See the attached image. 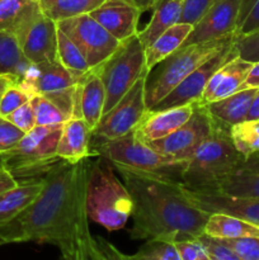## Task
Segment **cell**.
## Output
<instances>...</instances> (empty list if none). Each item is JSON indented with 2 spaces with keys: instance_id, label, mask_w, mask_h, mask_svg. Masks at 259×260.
Returning <instances> with one entry per match:
<instances>
[{
  "instance_id": "44",
  "label": "cell",
  "mask_w": 259,
  "mask_h": 260,
  "mask_svg": "<svg viewBox=\"0 0 259 260\" xmlns=\"http://www.w3.org/2000/svg\"><path fill=\"white\" fill-rule=\"evenodd\" d=\"M175 248L182 260H198L201 256L206 255V250L202 243L197 239H185V240L175 241Z\"/></svg>"
},
{
  "instance_id": "20",
  "label": "cell",
  "mask_w": 259,
  "mask_h": 260,
  "mask_svg": "<svg viewBox=\"0 0 259 260\" xmlns=\"http://www.w3.org/2000/svg\"><path fill=\"white\" fill-rule=\"evenodd\" d=\"M251 65L253 63L243 60L239 56L225 63L210 79L200 103L208 104L211 102L220 101L241 90Z\"/></svg>"
},
{
  "instance_id": "16",
  "label": "cell",
  "mask_w": 259,
  "mask_h": 260,
  "mask_svg": "<svg viewBox=\"0 0 259 260\" xmlns=\"http://www.w3.org/2000/svg\"><path fill=\"white\" fill-rule=\"evenodd\" d=\"M57 30V23L42 14L15 38L30 63L58 61Z\"/></svg>"
},
{
  "instance_id": "42",
  "label": "cell",
  "mask_w": 259,
  "mask_h": 260,
  "mask_svg": "<svg viewBox=\"0 0 259 260\" xmlns=\"http://www.w3.org/2000/svg\"><path fill=\"white\" fill-rule=\"evenodd\" d=\"M24 135L22 129L0 116V155L14 149Z\"/></svg>"
},
{
  "instance_id": "26",
  "label": "cell",
  "mask_w": 259,
  "mask_h": 260,
  "mask_svg": "<svg viewBox=\"0 0 259 260\" xmlns=\"http://www.w3.org/2000/svg\"><path fill=\"white\" fill-rule=\"evenodd\" d=\"M182 9L183 0H156L152 8L154 13L149 24L141 32L137 33L142 46L147 48L165 30L179 23Z\"/></svg>"
},
{
  "instance_id": "8",
  "label": "cell",
  "mask_w": 259,
  "mask_h": 260,
  "mask_svg": "<svg viewBox=\"0 0 259 260\" xmlns=\"http://www.w3.org/2000/svg\"><path fill=\"white\" fill-rule=\"evenodd\" d=\"M91 70L99 76L106 90L104 114L149 71L146 69L145 47L137 35L132 36L122 41L108 58Z\"/></svg>"
},
{
  "instance_id": "34",
  "label": "cell",
  "mask_w": 259,
  "mask_h": 260,
  "mask_svg": "<svg viewBox=\"0 0 259 260\" xmlns=\"http://www.w3.org/2000/svg\"><path fill=\"white\" fill-rule=\"evenodd\" d=\"M175 241L164 239H150L126 260H182L175 248Z\"/></svg>"
},
{
  "instance_id": "52",
  "label": "cell",
  "mask_w": 259,
  "mask_h": 260,
  "mask_svg": "<svg viewBox=\"0 0 259 260\" xmlns=\"http://www.w3.org/2000/svg\"><path fill=\"white\" fill-rule=\"evenodd\" d=\"M4 241H3V240H0V246H2V245H4Z\"/></svg>"
},
{
  "instance_id": "15",
  "label": "cell",
  "mask_w": 259,
  "mask_h": 260,
  "mask_svg": "<svg viewBox=\"0 0 259 260\" xmlns=\"http://www.w3.org/2000/svg\"><path fill=\"white\" fill-rule=\"evenodd\" d=\"M183 194L198 210L207 213H225L259 226V200L231 197L220 192H196L182 187Z\"/></svg>"
},
{
  "instance_id": "38",
  "label": "cell",
  "mask_w": 259,
  "mask_h": 260,
  "mask_svg": "<svg viewBox=\"0 0 259 260\" xmlns=\"http://www.w3.org/2000/svg\"><path fill=\"white\" fill-rule=\"evenodd\" d=\"M30 98L32 96L27 91L23 90L18 84L9 86L5 90V93L3 94L2 98H0V116L7 117L8 114L14 112L20 106L29 102Z\"/></svg>"
},
{
  "instance_id": "36",
  "label": "cell",
  "mask_w": 259,
  "mask_h": 260,
  "mask_svg": "<svg viewBox=\"0 0 259 260\" xmlns=\"http://www.w3.org/2000/svg\"><path fill=\"white\" fill-rule=\"evenodd\" d=\"M259 29V0H244L239 17V36H245Z\"/></svg>"
},
{
  "instance_id": "40",
  "label": "cell",
  "mask_w": 259,
  "mask_h": 260,
  "mask_svg": "<svg viewBox=\"0 0 259 260\" xmlns=\"http://www.w3.org/2000/svg\"><path fill=\"white\" fill-rule=\"evenodd\" d=\"M217 0H183L179 23L195 25Z\"/></svg>"
},
{
  "instance_id": "48",
  "label": "cell",
  "mask_w": 259,
  "mask_h": 260,
  "mask_svg": "<svg viewBox=\"0 0 259 260\" xmlns=\"http://www.w3.org/2000/svg\"><path fill=\"white\" fill-rule=\"evenodd\" d=\"M17 79L13 78V76H9V75H3L0 76V98L3 96V94L5 93V90H7L9 86L14 85V84H17Z\"/></svg>"
},
{
  "instance_id": "47",
  "label": "cell",
  "mask_w": 259,
  "mask_h": 260,
  "mask_svg": "<svg viewBox=\"0 0 259 260\" xmlns=\"http://www.w3.org/2000/svg\"><path fill=\"white\" fill-rule=\"evenodd\" d=\"M246 119H259V90L256 91L255 96H254L253 102H251Z\"/></svg>"
},
{
  "instance_id": "23",
  "label": "cell",
  "mask_w": 259,
  "mask_h": 260,
  "mask_svg": "<svg viewBox=\"0 0 259 260\" xmlns=\"http://www.w3.org/2000/svg\"><path fill=\"white\" fill-rule=\"evenodd\" d=\"M42 14L40 0H0V32L17 37Z\"/></svg>"
},
{
  "instance_id": "32",
  "label": "cell",
  "mask_w": 259,
  "mask_h": 260,
  "mask_svg": "<svg viewBox=\"0 0 259 260\" xmlns=\"http://www.w3.org/2000/svg\"><path fill=\"white\" fill-rule=\"evenodd\" d=\"M57 58L61 65L78 80L90 71L88 61L80 50L60 29L57 30Z\"/></svg>"
},
{
  "instance_id": "6",
  "label": "cell",
  "mask_w": 259,
  "mask_h": 260,
  "mask_svg": "<svg viewBox=\"0 0 259 260\" xmlns=\"http://www.w3.org/2000/svg\"><path fill=\"white\" fill-rule=\"evenodd\" d=\"M238 36V33H234L220 40L180 46L175 52L155 65L149 70L145 80V102L147 109L156 106L205 61L220 52L226 46L235 42Z\"/></svg>"
},
{
  "instance_id": "51",
  "label": "cell",
  "mask_w": 259,
  "mask_h": 260,
  "mask_svg": "<svg viewBox=\"0 0 259 260\" xmlns=\"http://www.w3.org/2000/svg\"><path fill=\"white\" fill-rule=\"evenodd\" d=\"M2 167H4V164H3V157H2V155H0V168Z\"/></svg>"
},
{
  "instance_id": "18",
  "label": "cell",
  "mask_w": 259,
  "mask_h": 260,
  "mask_svg": "<svg viewBox=\"0 0 259 260\" xmlns=\"http://www.w3.org/2000/svg\"><path fill=\"white\" fill-rule=\"evenodd\" d=\"M106 106V90L99 76L90 70L78 80L74 95L73 117L81 118L93 131Z\"/></svg>"
},
{
  "instance_id": "31",
  "label": "cell",
  "mask_w": 259,
  "mask_h": 260,
  "mask_svg": "<svg viewBox=\"0 0 259 260\" xmlns=\"http://www.w3.org/2000/svg\"><path fill=\"white\" fill-rule=\"evenodd\" d=\"M104 0H40L43 15L56 23L69 18L89 14Z\"/></svg>"
},
{
  "instance_id": "7",
  "label": "cell",
  "mask_w": 259,
  "mask_h": 260,
  "mask_svg": "<svg viewBox=\"0 0 259 260\" xmlns=\"http://www.w3.org/2000/svg\"><path fill=\"white\" fill-rule=\"evenodd\" d=\"M62 124L36 126L10 151L2 154L3 164L17 180L40 178L60 160L56 155Z\"/></svg>"
},
{
  "instance_id": "33",
  "label": "cell",
  "mask_w": 259,
  "mask_h": 260,
  "mask_svg": "<svg viewBox=\"0 0 259 260\" xmlns=\"http://www.w3.org/2000/svg\"><path fill=\"white\" fill-rule=\"evenodd\" d=\"M231 139L244 157L259 152V119H245L230 129Z\"/></svg>"
},
{
  "instance_id": "9",
  "label": "cell",
  "mask_w": 259,
  "mask_h": 260,
  "mask_svg": "<svg viewBox=\"0 0 259 260\" xmlns=\"http://www.w3.org/2000/svg\"><path fill=\"white\" fill-rule=\"evenodd\" d=\"M147 73L135 83L119 102L102 116L98 124L91 131V140L112 141L136 128L147 111L145 102V80Z\"/></svg>"
},
{
  "instance_id": "17",
  "label": "cell",
  "mask_w": 259,
  "mask_h": 260,
  "mask_svg": "<svg viewBox=\"0 0 259 260\" xmlns=\"http://www.w3.org/2000/svg\"><path fill=\"white\" fill-rule=\"evenodd\" d=\"M89 14L119 42L139 33L141 10L127 0H104Z\"/></svg>"
},
{
  "instance_id": "41",
  "label": "cell",
  "mask_w": 259,
  "mask_h": 260,
  "mask_svg": "<svg viewBox=\"0 0 259 260\" xmlns=\"http://www.w3.org/2000/svg\"><path fill=\"white\" fill-rule=\"evenodd\" d=\"M198 240L202 243L206 253L212 260H243L235 251L221 243L218 239H213L203 234L198 238Z\"/></svg>"
},
{
  "instance_id": "49",
  "label": "cell",
  "mask_w": 259,
  "mask_h": 260,
  "mask_svg": "<svg viewBox=\"0 0 259 260\" xmlns=\"http://www.w3.org/2000/svg\"><path fill=\"white\" fill-rule=\"evenodd\" d=\"M127 2H130L131 4H134L135 7L139 8L142 13V12H146V10L152 9L155 3H156V0H127Z\"/></svg>"
},
{
  "instance_id": "39",
  "label": "cell",
  "mask_w": 259,
  "mask_h": 260,
  "mask_svg": "<svg viewBox=\"0 0 259 260\" xmlns=\"http://www.w3.org/2000/svg\"><path fill=\"white\" fill-rule=\"evenodd\" d=\"M238 56L248 62H259V29L245 36H238L236 40Z\"/></svg>"
},
{
  "instance_id": "22",
  "label": "cell",
  "mask_w": 259,
  "mask_h": 260,
  "mask_svg": "<svg viewBox=\"0 0 259 260\" xmlns=\"http://www.w3.org/2000/svg\"><path fill=\"white\" fill-rule=\"evenodd\" d=\"M215 192L259 200V152L246 156L240 167L218 184Z\"/></svg>"
},
{
  "instance_id": "4",
  "label": "cell",
  "mask_w": 259,
  "mask_h": 260,
  "mask_svg": "<svg viewBox=\"0 0 259 260\" xmlns=\"http://www.w3.org/2000/svg\"><path fill=\"white\" fill-rule=\"evenodd\" d=\"M93 156L108 160L116 169L164 182L182 184L183 173L188 161H178L160 154L135 136L134 131L112 141L91 140Z\"/></svg>"
},
{
  "instance_id": "10",
  "label": "cell",
  "mask_w": 259,
  "mask_h": 260,
  "mask_svg": "<svg viewBox=\"0 0 259 260\" xmlns=\"http://www.w3.org/2000/svg\"><path fill=\"white\" fill-rule=\"evenodd\" d=\"M57 27L80 50L90 70L108 58L121 43L90 14H81L61 20L57 22Z\"/></svg>"
},
{
  "instance_id": "5",
  "label": "cell",
  "mask_w": 259,
  "mask_h": 260,
  "mask_svg": "<svg viewBox=\"0 0 259 260\" xmlns=\"http://www.w3.org/2000/svg\"><path fill=\"white\" fill-rule=\"evenodd\" d=\"M86 211L89 218L109 233L123 229L132 215L131 194L116 177L111 162L102 156L89 162Z\"/></svg>"
},
{
  "instance_id": "13",
  "label": "cell",
  "mask_w": 259,
  "mask_h": 260,
  "mask_svg": "<svg viewBox=\"0 0 259 260\" xmlns=\"http://www.w3.org/2000/svg\"><path fill=\"white\" fill-rule=\"evenodd\" d=\"M244 0H217L193 25L182 46L220 40L236 33Z\"/></svg>"
},
{
  "instance_id": "28",
  "label": "cell",
  "mask_w": 259,
  "mask_h": 260,
  "mask_svg": "<svg viewBox=\"0 0 259 260\" xmlns=\"http://www.w3.org/2000/svg\"><path fill=\"white\" fill-rule=\"evenodd\" d=\"M192 28L193 25L187 24V23H177L169 29L165 30L149 47L145 48L147 70H151L160 61L175 52L184 43L185 38L189 36Z\"/></svg>"
},
{
  "instance_id": "2",
  "label": "cell",
  "mask_w": 259,
  "mask_h": 260,
  "mask_svg": "<svg viewBox=\"0 0 259 260\" xmlns=\"http://www.w3.org/2000/svg\"><path fill=\"white\" fill-rule=\"evenodd\" d=\"M117 170L132 197V240L178 241L205 234L210 213L195 207L183 194L180 184Z\"/></svg>"
},
{
  "instance_id": "19",
  "label": "cell",
  "mask_w": 259,
  "mask_h": 260,
  "mask_svg": "<svg viewBox=\"0 0 259 260\" xmlns=\"http://www.w3.org/2000/svg\"><path fill=\"white\" fill-rule=\"evenodd\" d=\"M193 106L195 103L164 111L147 109L136 128L134 129L135 136L145 144L169 136L188 121L193 112Z\"/></svg>"
},
{
  "instance_id": "29",
  "label": "cell",
  "mask_w": 259,
  "mask_h": 260,
  "mask_svg": "<svg viewBox=\"0 0 259 260\" xmlns=\"http://www.w3.org/2000/svg\"><path fill=\"white\" fill-rule=\"evenodd\" d=\"M205 234L215 239H239L259 236V226L225 213H211Z\"/></svg>"
},
{
  "instance_id": "3",
  "label": "cell",
  "mask_w": 259,
  "mask_h": 260,
  "mask_svg": "<svg viewBox=\"0 0 259 260\" xmlns=\"http://www.w3.org/2000/svg\"><path fill=\"white\" fill-rule=\"evenodd\" d=\"M230 129L213 118L211 135L188 160L182 187L196 192H215L218 184L240 167L245 157L234 145Z\"/></svg>"
},
{
  "instance_id": "35",
  "label": "cell",
  "mask_w": 259,
  "mask_h": 260,
  "mask_svg": "<svg viewBox=\"0 0 259 260\" xmlns=\"http://www.w3.org/2000/svg\"><path fill=\"white\" fill-rule=\"evenodd\" d=\"M30 104L33 107L36 117V126H52V124H62L66 121L65 114L60 111L57 106L50 99L43 95H35L30 98Z\"/></svg>"
},
{
  "instance_id": "24",
  "label": "cell",
  "mask_w": 259,
  "mask_h": 260,
  "mask_svg": "<svg viewBox=\"0 0 259 260\" xmlns=\"http://www.w3.org/2000/svg\"><path fill=\"white\" fill-rule=\"evenodd\" d=\"M18 182L17 187L0 196V228L18 217L43 188V177Z\"/></svg>"
},
{
  "instance_id": "46",
  "label": "cell",
  "mask_w": 259,
  "mask_h": 260,
  "mask_svg": "<svg viewBox=\"0 0 259 260\" xmlns=\"http://www.w3.org/2000/svg\"><path fill=\"white\" fill-rule=\"evenodd\" d=\"M249 88H259V62H254L249 70L248 76L244 81L241 90Z\"/></svg>"
},
{
  "instance_id": "43",
  "label": "cell",
  "mask_w": 259,
  "mask_h": 260,
  "mask_svg": "<svg viewBox=\"0 0 259 260\" xmlns=\"http://www.w3.org/2000/svg\"><path fill=\"white\" fill-rule=\"evenodd\" d=\"M5 118L12 122L19 129H22L24 134H27L36 127V117L30 101L20 106L19 108L15 109L10 114H8Z\"/></svg>"
},
{
  "instance_id": "30",
  "label": "cell",
  "mask_w": 259,
  "mask_h": 260,
  "mask_svg": "<svg viewBox=\"0 0 259 260\" xmlns=\"http://www.w3.org/2000/svg\"><path fill=\"white\" fill-rule=\"evenodd\" d=\"M29 65L15 36L0 32V76H13L19 83Z\"/></svg>"
},
{
  "instance_id": "50",
  "label": "cell",
  "mask_w": 259,
  "mask_h": 260,
  "mask_svg": "<svg viewBox=\"0 0 259 260\" xmlns=\"http://www.w3.org/2000/svg\"><path fill=\"white\" fill-rule=\"evenodd\" d=\"M198 260H212V259H211V258H210V256H208V255H207V254H206V255L201 256V258H200V259H198Z\"/></svg>"
},
{
  "instance_id": "12",
  "label": "cell",
  "mask_w": 259,
  "mask_h": 260,
  "mask_svg": "<svg viewBox=\"0 0 259 260\" xmlns=\"http://www.w3.org/2000/svg\"><path fill=\"white\" fill-rule=\"evenodd\" d=\"M235 43L236 41L231 45L226 46L223 50H221L215 56L205 61L202 65L198 66L184 80L180 81L165 98H163L156 106L152 107L149 111H164V109L188 106V104L200 102L213 74L238 56Z\"/></svg>"
},
{
  "instance_id": "45",
  "label": "cell",
  "mask_w": 259,
  "mask_h": 260,
  "mask_svg": "<svg viewBox=\"0 0 259 260\" xmlns=\"http://www.w3.org/2000/svg\"><path fill=\"white\" fill-rule=\"evenodd\" d=\"M18 180L7 168H0V196L7 193L8 190L13 189L18 185Z\"/></svg>"
},
{
  "instance_id": "27",
  "label": "cell",
  "mask_w": 259,
  "mask_h": 260,
  "mask_svg": "<svg viewBox=\"0 0 259 260\" xmlns=\"http://www.w3.org/2000/svg\"><path fill=\"white\" fill-rule=\"evenodd\" d=\"M62 260H126V254L102 236H93L90 229L79 235L75 246Z\"/></svg>"
},
{
  "instance_id": "11",
  "label": "cell",
  "mask_w": 259,
  "mask_h": 260,
  "mask_svg": "<svg viewBox=\"0 0 259 260\" xmlns=\"http://www.w3.org/2000/svg\"><path fill=\"white\" fill-rule=\"evenodd\" d=\"M212 128L213 118L208 113L206 106L197 102L193 106L192 114L184 124L169 136L149 142L147 145L165 156L178 161H188L201 144L210 136Z\"/></svg>"
},
{
  "instance_id": "14",
  "label": "cell",
  "mask_w": 259,
  "mask_h": 260,
  "mask_svg": "<svg viewBox=\"0 0 259 260\" xmlns=\"http://www.w3.org/2000/svg\"><path fill=\"white\" fill-rule=\"evenodd\" d=\"M78 79L74 78L60 61H45L30 63L18 85L30 96L43 95L51 98L53 95L74 89Z\"/></svg>"
},
{
  "instance_id": "25",
  "label": "cell",
  "mask_w": 259,
  "mask_h": 260,
  "mask_svg": "<svg viewBox=\"0 0 259 260\" xmlns=\"http://www.w3.org/2000/svg\"><path fill=\"white\" fill-rule=\"evenodd\" d=\"M259 88H249L239 90L220 101L203 104L207 108L212 118L229 127L241 123L246 119L250 109L251 102Z\"/></svg>"
},
{
  "instance_id": "1",
  "label": "cell",
  "mask_w": 259,
  "mask_h": 260,
  "mask_svg": "<svg viewBox=\"0 0 259 260\" xmlns=\"http://www.w3.org/2000/svg\"><path fill=\"white\" fill-rule=\"evenodd\" d=\"M90 157L79 162L60 159L45 172L43 188L18 217L0 228V240L46 243L69 254L89 229L86 182Z\"/></svg>"
},
{
  "instance_id": "37",
  "label": "cell",
  "mask_w": 259,
  "mask_h": 260,
  "mask_svg": "<svg viewBox=\"0 0 259 260\" xmlns=\"http://www.w3.org/2000/svg\"><path fill=\"white\" fill-rule=\"evenodd\" d=\"M215 239V238H213ZM243 260H259V236L239 239H218Z\"/></svg>"
},
{
  "instance_id": "21",
  "label": "cell",
  "mask_w": 259,
  "mask_h": 260,
  "mask_svg": "<svg viewBox=\"0 0 259 260\" xmlns=\"http://www.w3.org/2000/svg\"><path fill=\"white\" fill-rule=\"evenodd\" d=\"M91 128L84 119L71 117L63 123L56 155L69 162H79L93 156Z\"/></svg>"
}]
</instances>
